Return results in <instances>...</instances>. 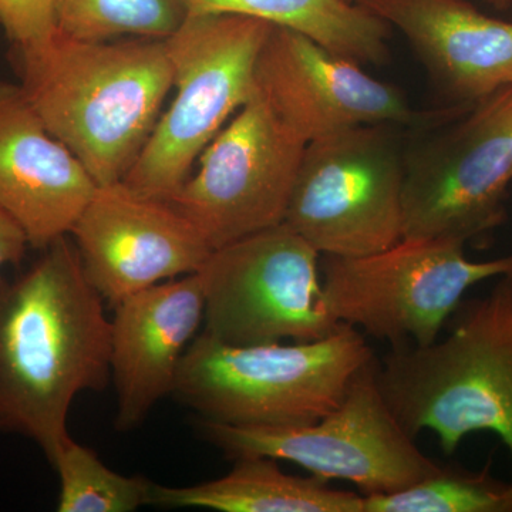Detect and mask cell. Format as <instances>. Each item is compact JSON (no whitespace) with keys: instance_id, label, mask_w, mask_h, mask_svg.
<instances>
[{"instance_id":"obj_1","label":"cell","mask_w":512,"mask_h":512,"mask_svg":"<svg viewBox=\"0 0 512 512\" xmlns=\"http://www.w3.org/2000/svg\"><path fill=\"white\" fill-rule=\"evenodd\" d=\"M16 278H0V433L35 441L52 460L70 407L111 379V318L63 237Z\"/></svg>"},{"instance_id":"obj_2","label":"cell","mask_w":512,"mask_h":512,"mask_svg":"<svg viewBox=\"0 0 512 512\" xmlns=\"http://www.w3.org/2000/svg\"><path fill=\"white\" fill-rule=\"evenodd\" d=\"M23 96L97 185L119 183L153 133L174 69L165 39H72L13 47Z\"/></svg>"},{"instance_id":"obj_3","label":"cell","mask_w":512,"mask_h":512,"mask_svg":"<svg viewBox=\"0 0 512 512\" xmlns=\"http://www.w3.org/2000/svg\"><path fill=\"white\" fill-rule=\"evenodd\" d=\"M456 313L446 339L392 349L377 362L380 392L414 439L433 431L453 454L468 434L491 431L512 458V274Z\"/></svg>"},{"instance_id":"obj_4","label":"cell","mask_w":512,"mask_h":512,"mask_svg":"<svg viewBox=\"0 0 512 512\" xmlns=\"http://www.w3.org/2000/svg\"><path fill=\"white\" fill-rule=\"evenodd\" d=\"M375 357L362 333L340 325L311 342L232 346L200 332L173 396L198 420L245 427L306 426L332 412Z\"/></svg>"},{"instance_id":"obj_5","label":"cell","mask_w":512,"mask_h":512,"mask_svg":"<svg viewBox=\"0 0 512 512\" xmlns=\"http://www.w3.org/2000/svg\"><path fill=\"white\" fill-rule=\"evenodd\" d=\"M272 25L232 13L188 15L165 39L174 97L123 183L137 194L170 201L202 151L254 92L256 59Z\"/></svg>"},{"instance_id":"obj_6","label":"cell","mask_w":512,"mask_h":512,"mask_svg":"<svg viewBox=\"0 0 512 512\" xmlns=\"http://www.w3.org/2000/svg\"><path fill=\"white\" fill-rule=\"evenodd\" d=\"M322 256L330 316L392 349L436 342L471 286L512 274V255L474 262L447 239L402 238L369 255Z\"/></svg>"},{"instance_id":"obj_7","label":"cell","mask_w":512,"mask_h":512,"mask_svg":"<svg viewBox=\"0 0 512 512\" xmlns=\"http://www.w3.org/2000/svg\"><path fill=\"white\" fill-rule=\"evenodd\" d=\"M376 356L357 372L338 406L306 426L245 427L198 420L202 439L229 460L262 456L298 464L323 480H346L363 497L412 487L440 470L384 402Z\"/></svg>"},{"instance_id":"obj_8","label":"cell","mask_w":512,"mask_h":512,"mask_svg":"<svg viewBox=\"0 0 512 512\" xmlns=\"http://www.w3.org/2000/svg\"><path fill=\"white\" fill-rule=\"evenodd\" d=\"M406 131L372 124L306 144L284 224L320 255L352 258L399 242Z\"/></svg>"},{"instance_id":"obj_9","label":"cell","mask_w":512,"mask_h":512,"mask_svg":"<svg viewBox=\"0 0 512 512\" xmlns=\"http://www.w3.org/2000/svg\"><path fill=\"white\" fill-rule=\"evenodd\" d=\"M417 133L404 151L403 238L466 245L500 227L512 181V86Z\"/></svg>"},{"instance_id":"obj_10","label":"cell","mask_w":512,"mask_h":512,"mask_svg":"<svg viewBox=\"0 0 512 512\" xmlns=\"http://www.w3.org/2000/svg\"><path fill=\"white\" fill-rule=\"evenodd\" d=\"M322 255L286 224L214 249L197 272L201 332L232 346L311 342L342 323L326 308Z\"/></svg>"},{"instance_id":"obj_11","label":"cell","mask_w":512,"mask_h":512,"mask_svg":"<svg viewBox=\"0 0 512 512\" xmlns=\"http://www.w3.org/2000/svg\"><path fill=\"white\" fill-rule=\"evenodd\" d=\"M305 147L252 92L168 202L212 251L284 224Z\"/></svg>"},{"instance_id":"obj_12","label":"cell","mask_w":512,"mask_h":512,"mask_svg":"<svg viewBox=\"0 0 512 512\" xmlns=\"http://www.w3.org/2000/svg\"><path fill=\"white\" fill-rule=\"evenodd\" d=\"M254 92L306 144L357 126L423 131L470 107L420 111L402 90L309 37L272 26L256 59Z\"/></svg>"},{"instance_id":"obj_13","label":"cell","mask_w":512,"mask_h":512,"mask_svg":"<svg viewBox=\"0 0 512 512\" xmlns=\"http://www.w3.org/2000/svg\"><path fill=\"white\" fill-rule=\"evenodd\" d=\"M70 237L84 274L111 308L150 286L195 274L212 252L170 202L143 197L123 181L96 188Z\"/></svg>"},{"instance_id":"obj_14","label":"cell","mask_w":512,"mask_h":512,"mask_svg":"<svg viewBox=\"0 0 512 512\" xmlns=\"http://www.w3.org/2000/svg\"><path fill=\"white\" fill-rule=\"evenodd\" d=\"M111 380L117 393L116 429L146 421L173 396L178 370L204 325V291L195 274L161 282L113 306Z\"/></svg>"},{"instance_id":"obj_15","label":"cell","mask_w":512,"mask_h":512,"mask_svg":"<svg viewBox=\"0 0 512 512\" xmlns=\"http://www.w3.org/2000/svg\"><path fill=\"white\" fill-rule=\"evenodd\" d=\"M99 185L30 107L19 84L0 82V207L30 247L69 237Z\"/></svg>"},{"instance_id":"obj_16","label":"cell","mask_w":512,"mask_h":512,"mask_svg":"<svg viewBox=\"0 0 512 512\" xmlns=\"http://www.w3.org/2000/svg\"><path fill=\"white\" fill-rule=\"evenodd\" d=\"M409 40L454 106L471 107L512 86V23L467 0H357Z\"/></svg>"},{"instance_id":"obj_17","label":"cell","mask_w":512,"mask_h":512,"mask_svg":"<svg viewBox=\"0 0 512 512\" xmlns=\"http://www.w3.org/2000/svg\"><path fill=\"white\" fill-rule=\"evenodd\" d=\"M227 476L187 487L153 483L150 507L204 508L220 512H365V497L336 490L319 477L286 474L278 460H234Z\"/></svg>"},{"instance_id":"obj_18","label":"cell","mask_w":512,"mask_h":512,"mask_svg":"<svg viewBox=\"0 0 512 512\" xmlns=\"http://www.w3.org/2000/svg\"><path fill=\"white\" fill-rule=\"evenodd\" d=\"M188 15L232 13L264 20L309 37L329 52L359 64L389 60L390 26L346 0H185Z\"/></svg>"},{"instance_id":"obj_19","label":"cell","mask_w":512,"mask_h":512,"mask_svg":"<svg viewBox=\"0 0 512 512\" xmlns=\"http://www.w3.org/2000/svg\"><path fill=\"white\" fill-rule=\"evenodd\" d=\"M185 0H57V29L72 39H167L187 19Z\"/></svg>"},{"instance_id":"obj_20","label":"cell","mask_w":512,"mask_h":512,"mask_svg":"<svg viewBox=\"0 0 512 512\" xmlns=\"http://www.w3.org/2000/svg\"><path fill=\"white\" fill-rule=\"evenodd\" d=\"M50 463L60 481L59 512H134L150 505L153 481L116 473L72 436Z\"/></svg>"},{"instance_id":"obj_21","label":"cell","mask_w":512,"mask_h":512,"mask_svg":"<svg viewBox=\"0 0 512 512\" xmlns=\"http://www.w3.org/2000/svg\"><path fill=\"white\" fill-rule=\"evenodd\" d=\"M480 473L440 467L400 491L365 497V512H512L510 484Z\"/></svg>"},{"instance_id":"obj_22","label":"cell","mask_w":512,"mask_h":512,"mask_svg":"<svg viewBox=\"0 0 512 512\" xmlns=\"http://www.w3.org/2000/svg\"><path fill=\"white\" fill-rule=\"evenodd\" d=\"M0 28L13 47L46 42L59 32L57 0H0Z\"/></svg>"},{"instance_id":"obj_23","label":"cell","mask_w":512,"mask_h":512,"mask_svg":"<svg viewBox=\"0 0 512 512\" xmlns=\"http://www.w3.org/2000/svg\"><path fill=\"white\" fill-rule=\"evenodd\" d=\"M29 247V239L22 227L0 207V272L6 265L22 261Z\"/></svg>"},{"instance_id":"obj_24","label":"cell","mask_w":512,"mask_h":512,"mask_svg":"<svg viewBox=\"0 0 512 512\" xmlns=\"http://www.w3.org/2000/svg\"><path fill=\"white\" fill-rule=\"evenodd\" d=\"M494 8L505 10L512 8V0H488Z\"/></svg>"},{"instance_id":"obj_25","label":"cell","mask_w":512,"mask_h":512,"mask_svg":"<svg viewBox=\"0 0 512 512\" xmlns=\"http://www.w3.org/2000/svg\"><path fill=\"white\" fill-rule=\"evenodd\" d=\"M346 2L356 3V2H357V0H346Z\"/></svg>"}]
</instances>
